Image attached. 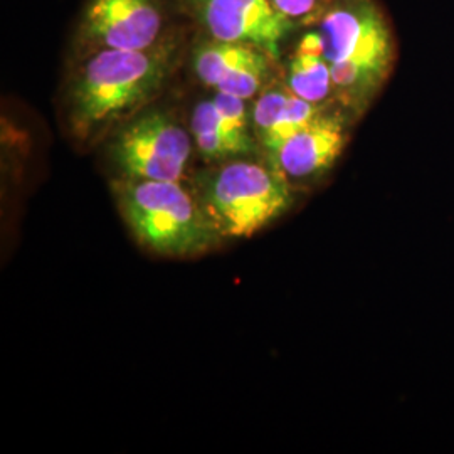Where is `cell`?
Segmentation results:
<instances>
[{
  "label": "cell",
  "mask_w": 454,
  "mask_h": 454,
  "mask_svg": "<svg viewBox=\"0 0 454 454\" xmlns=\"http://www.w3.org/2000/svg\"><path fill=\"white\" fill-rule=\"evenodd\" d=\"M177 43L162 39L144 51L98 49L69 91V125L88 140L129 118L160 93L174 71Z\"/></svg>",
  "instance_id": "cell-1"
},
{
  "label": "cell",
  "mask_w": 454,
  "mask_h": 454,
  "mask_svg": "<svg viewBox=\"0 0 454 454\" xmlns=\"http://www.w3.org/2000/svg\"><path fill=\"white\" fill-rule=\"evenodd\" d=\"M114 191L138 243L157 254L192 258L211 251L223 238L200 200L179 180L123 179Z\"/></svg>",
  "instance_id": "cell-2"
},
{
  "label": "cell",
  "mask_w": 454,
  "mask_h": 454,
  "mask_svg": "<svg viewBox=\"0 0 454 454\" xmlns=\"http://www.w3.org/2000/svg\"><path fill=\"white\" fill-rule=\"evenodd\" d=\"M318 34L341 99L358 105L371 98L394 59L392 34L380 9L372 0H339L325 12Z\"/></svg>",
  "instance_id": "cell-3"
},
{
  "label": "cell",
  "mask_w": 454,
  "mask_h": 454,
  "mask_svg": "<svg viewBox=\"0 0 454 454\" xmlns=\"http://www.w3.org/2000/svg\"><path fill=\"white\" fill-rule=\"evenodd\" d=\"M200 204L223 238H251L290 207L292 195L273 165L236 160L204 176Z\"/></svg>",
  "instance_id": "cell-4"
},
{
  "label": "cell",
  "mask_w": 454,
  "mask_h": 454,
  "mask_svg": "<svg viewBox=\"0 0 454 454\" xmlns=\"http://www.w3.org/2000/svg\"><path fill=\"white\" fill-rule=\"evenodd\" d=\"M112 159L123 179L180 180L191 159V137L165 112L135 118L112 144Z\"/></svg>",
  "instance_id": "cell-5"
},
{
  "label": "cell",
  "mask_w": 454,
  "mask_h": 454,
  "mask_svg": "<svg viewBox=\"0 0 454 454\" xmlns=\"http://www.w3.org/2000/svg\"><path fill=\"white\" fill-rule=\"evenodd\" d=\"M187 5L212 39L260 49L275 61L294 24L271 0H187Z\"/></svg>",
  "instance_id": "cell-6"
},
{
  "label": "cell",
  "mask_w": 454,
  "mask_h": 454,
  "mask_svg": "<svg viewBox=\"0 0 454 454\" xmlns=\"http://www.w3.org/2000/svg\"><path fill=\"white\" fill-rule=\"evenodd\" d=\"M160 0H91L82 20V41L97 49L144 51L162 39Z\"/></svg>",
  "instance_id": "cell-7"
},
{
  "label": "cell",
  "mask_w": 454,
  "mask_h": 454,
  "mask_svg": "<svg viewBox=\"0 0 454 454\" xmlns=\"http://www.w3.org/2000/svg\"><path fill=\"white\" fill-rule=\"evenodd\" d=\"M347 135L339 118L320 114L309 127L283 142L270 157L285 177L307 179L325 172L340 157Z\"/></svg>",
  "instance_id": "cell-8"
},
{
  "label": "cell",
  "mask_w": 454,
  "mask_h": 454,
  "mask_svg": "<svg viewBox=\"0 0 454 454\" xmlns=\"http://www.w3.org/2000/svg\"><path fill=\"white\" fill-rule=\"evenodd\" d=\"M286 86L296 97L320 105L333 91L332 67L318 33L303 35L293 52Z\"/></svg>",
  "instance_id": "cell-9"
},
{
  "label": "cell",
  "mask_w": 454,
  "mask_h": 454,
  "mask_svg": "<svg viewBox=\"0 0 454 454\" xmlns=\"http://www.w3.org/2000/svg\"><path fill=\"white\" fill-rule=\"evenodd\" d=\"M260 49L212 39L200 44L192 56V67L197 78L206 86L217 88L239 66L251 59Z\"/></svg>",
  "instance_id": "cell-10"
},
{
  "label": "cell",
  "mask_w": 454,
  "mask_h": 454,
  "mask_svg": "<svg viewBox=\"0 0 454 454\" xmlns=\"http://www.w3.org/2000/svg\"><path fill=\"white\" fill-rule=\"evenodd\" d=\"M215 106L221 129L224 131L227 144L231 146L234 157H246L254 153L256 144L249 133V116L246 110V99L232 97L223 91H215L212 98Z\"/></svg>",
  "instance_id": "cell-11"
},
{
  "label": "cell",
  "mask_w": 454,
  "mask_h": 454,
  "mask_svg": "<svg viewBox=\"0 0 454 454\" xmlns=\"http://www.w3.org/2000/svg\"><path fill=\"white\" fill-rule=\"evenodd\" d=\"M191 130L199 153L206 160L236 159L221 129L215 106L211 101H200L192 112Z\"/></svg>",
  "instance_id": "cell-12"
},
{
  "label": "cell",
  "mask_w": 454,
  "mask_h": 454,
  "mask_svg": "<svg viewBox=\"0 0 454 454\" xmlns=\"http://www.w3.org/2000/svg\"><path fill=\"white\" fill-rule=\"evenodd\" d=\"M273 61L275 59L270 58L266 52L258 51L251 59H247L236 71H232L226 80L215 88V91H223L243 99L254 97L268 80Z\"/></svg>",
  "instance_id": "cell-13"
},
{
  "label": "cell",
  "mask_w": 454,
  "mask_h": 454,
  "mask_svg": "<svg viewBox=\"0 0 454 454\" xmlns=\"http://www.w3.org/2000/svg\"><path fill=\"white\" fill-rule=\"evenodd\" d=\"M320 106L315 103H309L303 98L296 97L292 93V97L288 99L283 114L279 116L278 123H276L273 131L268 135V138L261 144L266 148V152L270 153V157L275 153L276 150L283 142H286L290 137L300 130H303L305 127H309V123L320 116Z\"/></svg>",
  "instance_id": "cell-14"
},
{
  "label": "cell",
  "mask_w": 454,
  "mask_h": 454,
  "mask_svg": "<svg viewBox=\"0 0 454 454\" xmlns=\"http://www.w3.org/2000/svg\"><path fill=\"white\" fill-rule=\"evenodd\" d=\"M290 97H292V91L288 86L275 84L264 90L258 98V101L254 103L251 121H253V131L261 144L275 129Z\"/></svg>",
  "instance_id": "cell-15"
},
{
  "label": "cell",
  "mask_w": 454,
  "mask_h": 454,
  "mask_svg": "<svg viewBox=\"0 0 454 454\" xmlns=\"http://www.w3.org/2000/svg\"><path fill=\"white\" fill-rule=\"evenodd\" d=\"M276 9L293 22H303L320 12L322 0H271Z\"/></svg>",
  "instance_id": "cell-16"
}]
</instances>
